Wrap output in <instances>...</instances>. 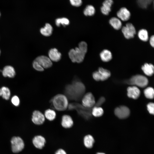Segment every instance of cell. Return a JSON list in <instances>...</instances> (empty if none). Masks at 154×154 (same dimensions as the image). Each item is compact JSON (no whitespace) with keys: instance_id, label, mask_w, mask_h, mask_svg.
<instances>
[{"instance_id":"6da1fadb","label":"cell","mask_w":154,"mask_h":154,"mask_svg":"<svg viewBox=\"0 0 154 154\" xmlns=\"http://www.w3.org/2000/svg\"><path fill=\"white\" fill-rule=\"evenodd\" d=\"M85 87L84 84L78 80H74L71 84L65 87V92L70 100L78 101L84 93Z\"/></svg>"},{"instance_id":"7a4b0ae2","label":"cell","mask_w":154,"mask_h":154,"mask_svg":"<svg viewBox=\"0 0 154 154\" xmlns=\"http://www.w3.org/2000/svg\"><path fill=\"white\" fill-rule=\"evenodd\" d=\"M87 51V45L86 42L82 41L79 43L78 47L75 49H71L68 53L70 58L73 62H81L84 59Z\"/></svg>"},{"instance_id":"3957f363","label":"cell","mask_w":154,"mask_h":154,"mask_svg":"<svg viewBox=\"0 0 154 154\" xmlns=\"http://www.w3.org/2000/svg\"><path fill=\"white\" fill-rule=\"evenodd\" d=\"M52 102L54 108L58 111H64L68 106L67 98L65 95L62 94L55 96L52 99Z\"/></svg>"},{"instance_id":"277c9868","label":"cell","mask_w":154,"mask_h":154,"mask_svg":"<svg viewBox=\"0 0 154 154\" xmlns=\"http://www.w3.org/2000/svg\"><path fill=\"white\" fill-rule=\"evenodd\" d=\"M68 109L69 110L75 109L76 110L78 114L85 118H88L91 116V111L89 108L82 106L79 104L71 103L69 105Z\"/></svg>"},{"instance_id":"5b68a950","label":"cell","mask_w":154,"mask_h":154,"mask_svg":"<svg viewBox=\"0 0 154 154\" xmlns=\"http://www.w3.org/2000/svg\"><path fill=\"white\" fill-rule=\"evenodd\" d=\"M129 83L132 85L143 88L148 84V80L145 76L141 75H136L132 77L129 80Z\"/></svg>"},{"instance_id":"8992f818","label":"cell","mask_w":154,"mask_h":154,"mask_svg":"<svg viewBox=\"0 0 154 154\" xmlns=\"http://www.w3.org/2000/svg\"><path fill=\"white\" fill-rule=\"evenodd\" d=\"M12 150L14 153L21 151L24 148V143L23 140L19 137H13L11 140Z\"/></svg>"},{"instance_id":"52a82bcc","label":"cell","mask_w":154,"mask_h":154,"mask_svg":"<svg viewBox=\"0 0 154 154\" xmlns=\"http://www.w3.org/2000/svg\"><path fill=\"white\" fill-rule=\"evenodd\" d=\"M122 32L127 39H130L134 37L136 32L135 28L132 24L128 23L123 27Z\"/></svg>"},{"instance_id":"ba28073f","label":"cell","mask_w":154,"mask_h":154,"mask_svg":"<svg viewBox=\"0 0 154 154\" xmlns=\"http://www.w3.org/2000/svg\"><path fill=\"white\" fill-rule=\"evenodd\" d=\"M82 105L84 107L91 108L95 105L94 97L91 92L86 94L82 99Z\"/></svg>"},{"instance_id":"9c48e42d","label":"cell","mask_w":154,"mask_h":154,"mask_svg":"<svg viewBox=\"0 0 154 154\" xmlns=\"http://www.w3.org/2000/svg\"><path fill=\"white\" fill-rule=\"evenodd\" d=\"M115 115L120 119H124L129 116L130 112L129 108L125 106H121L116 108L114 111Z\"/></svg>"},{"instance_id":"30bf717a","label":"cell","mask_w":154,"mask_h":154,"mask_svg":"<svg viewBox=\"0 0 154 154\" xmlns=\"http://www.w3.org/2000/svg\"><path fill=\"white\" fill-rule=\"evenodd\" d=\"M35 60L44 68H48L52 65L51 60L49 58L45 56H38Z\"/></svg>"},{"instance_id":"8fae6325","label":"cell","mask_w":154,"mask_h":154,"mask_svg":"<svg viewBox=\"0 0 154 154\" xmlns=\"http://www.w3.org/2000/svg\"><path fill=\"white\" fill-rule=\"evenodd\" d=\"M32 120L33 122L36 125H41L43 124L45 121V117L40 111L35 110L33 112Z\"/></svg>"},{"instance_id":"7c38bea8","label":"cell","mask_w":154,"mask_h":154,"mask_svg":"<svg viewBox=\"0 0 154 154\" xmlns=\"http://www.w3.org/2000/svg\"><path fill=\"white\" fill-rule=\"evenodd\" d=\"M118 17L123 21H127L129 19L131 14L129 10L125 7H122L117 13Z\"/></svg>"},{"instance_id":"4fadbf2b","label":"cell","mask_w":154,"mask_h":154,"mask_svg":"<svg viewBox=\"0 0 154 154\" xmlns=\"http://www.w3.org/2000/svg\"><path fill=\"white\" fill-rule=\"evenodd\" d=\"M46 140L41 135L35 137L33 140V143L34 146L38 149H42L44 146Z\"/></svg>"},{"instance_id":"5bb4252c","label":"cell","mask_w":154,"mask_h":154,"mask_svg":"<svg viewBox=\"0 0 154 154\" xmlns=\"http://www.w3.org/2000/svg\"><path fill=\"white\" fill-rule=\"evenodd\" d=\"M127 91L128 97L135 99L138 98L140 95L139 90L135 86L128 87L127 89Z\"/></svg>"},{"instance_id":"9a60e30c","label":"cell","mask_w":154,"mask_h":154,"mask_svg":"<svg viewBox=\"0 0 154 154\" xmlns=\"http://www.w3.org/2000/svg\"><path fill=\"white\" fill-rule=\"evenodd\" d=\"M113 0H105L101 8L102 13L104 15H108L111 11V7L113 4Z\"/></svg>"},{"instance_id":"2e32d148","label":"cell","mask_w":154,"mask_h":154,"mask_svg":"<svg viewBox=\"0 0 154 154\" xmlns=\"http://www.w3.org/2000/svg\"><path fill=\"white\" fill-rule=\"evenodd\" d=\"M48 56L50 59L53 61L58 62L61 59V53L56 48L51 49L48 52Z\"/></svg>"},{"instance_id":"e0dca14e","label":"cell","mask_w":154,"mask_h":154,"mask_svg":"<svg viewBox=\"0 0 154 154\" xmlns=\"http://www.w3.org/2000/svg\"><path fill=\"white\" fill-rule=\"evenodd\" d=\"M61 124L62 126L64 128H68L72 126L73 121L70 116L64 115L62 117Z\"/></svg>"},{"instance_id":"ac0fdd59","label":"cell","mask_w":154,"mask_h":154,"mask_svg":"<svg viewBox=\"0 0 154 154\" xmlns=\"http://www.w3.org/2000/svg\"><path fill=\"white\" fill-rule=\"evenodd\" d=\"M2 73L4 77L11 78L14 77L15 75V72L14 68L11 66H5L2 71Z\"/></svg>"},{"instance_id":"d6986e66","label":"cell","mask_w":154,"mask_h":154,"mask_svg":"<svg viewBox=\"0 0 154 154\" xmlns=\"http://www.w3.org/2000/svg\"><path fill=\"white\" fill-rule=\"evenodd\" d=\"M141 69L145 74L147 76H151L154 73V66L151 64L145 63L142 66Z\"/></svg>"},{"instance_id":"ffe728a7","label":"cell","mask_w":154,"mask_h":154,"mask_svg":"<svg viewBox=\"0 0 154 154\" xmlns=\"http://www.w3.org/2000/svg\"><path fill=\"white\" fill-rule=\"evenodd\" d=\"M100 56L102 60L104 62H108L112 58L111 52L107 49H105L102 51L100 53Z\"/></svg>"},{"instance_id":"44dd1931","label":"cell","mask_w":154,"mask_h":154,"mask_svg":"<svg viewBox=\"0 0 154 154\" xmlns=\"http://www.w3.org/2000/svg\"><path fill=\"white\" fill-rule=\"evenodd\" d=\"M52 31L53 28L52 26L50 24L47 23L44 27L40 29V31L42 35L48 37L52 34Z\"/></svg>"},{"instance_id":"7402d4cb","label":"cell","mask_w":154,"mask_h":154,"mask_svg":"<svg viewBox=\"0 0 154 154\" xmlns=\"http://www.w3.org/2000/svg\"><path fill=\"white\" fill-rule=\"evenodd\" d=\"M110 25L115 29L119 30L122 26V23L120 20L116 17L112 18L109 21Z\"/></svg>"},{"instance_id":"603a6c76","label":"cell","mask_w":154,"mask_h":154,"mask_svg":"<svg viewBox=\"0 0 154 154\" xmlns=\"http://www.w3.org/2000/svg\"><path fill=\"white\" fill-rule=\"evenodd\" d=\"M94 142V138L91 135H87L84 138V144L85 146L87 148H90L92 147Z\"/></svg>"},{"instance_id":"cb8c5ba5","label":"cell","mask_w":154,"mask_h":154,"mask_svg":"<svg viewBox=\"0 0 154 154\" xmlns=\"http://www.w3.org/2000/svg\"><path fill=\"white\" fill-rule=\"evenodd\" d=\"M98 71L100 76L101 81L105 80L110 76L111 73L110 71L102 67L99 68Z\"/></svg>"},{"instance_id":"d4e9b609","label":"cell","mask_w":154,"mask_h":154,"mask_svg":"<svg viewBox=\"0 0 154 154\" xmlns=\"http://www.w3.org/2000/svg\"><path fill=\"white\" fill-rule=\"evenodd\" d=\"M44 116L48 120L52 121L55 118L56 114L53 110L49 109L46 110L45 111Z\"/></svg>"},{"instance_id":"484cf974","label":"cell","mask_w":154,"mask_h":154,"mask_svg":"<svg viewBox=\"0 0 154 154\" xmlns=\"http://www.w3.org/2000/svg\"><path fill=\"white\" fill-rule=\"evenodd\" d=\"M91 113L94 116L99 117L102 115L104 111L102 108L95 106L93 108Z\"/></svg>"},{"instance_id":"4316f807","label":"cell","mask_w":154,"mask_h":154,"mask_svg":"<svg viewBox=\"0 0 154 154\" xmlns=\"http://www.w3.org/2000/svg\"><path fill=\"white\" fill-rule=\"evenodd\" d=\"M138 36L139 39L143 41H146L148 39L147 31L145 29L140 30L138 33Z\"/></svg>"},{"instance_id":"83f0119b","label":"cell","mask_w":154,"mask_h":154,"mask_svg":"<svg viewBox=\"0 0 154 154\" xmlns=\"http://www.w3.org/2000/svg\"><path fill=\"white\" fill-rule=\"evenodd\" d=\"M95 10L94 7L92 5L87 6L84 11V15L86 16H92L95 13Z\"/></svg>"},{"instance_id":"f1b7e54d","label":"cell","mask_w":154,"mask_h":154,"mask_svg":"<svg viewBox=\"0 0 154 154\" xmlns=\"http://www.w3.org/2000/svg\"><path fill=\"white\" fill-rule=\"evenodd\" d=\"M69 23V20L65 17L58 18L55 20L56 25L58 27H59L60 25L65 26L68 25Z\"/></svg>"},{"instance_id":"f546056e","label":"cell","mask_w":154,"mask_h":154,"mask_svg":"<svg viewBox=\"0 0 154 154\" xmlns=\"http://www.w3.org/2000/svg\"><path fill=\"white\" fill-rule=\"evenodd\" d=\"M1 89L2 92L1 96L3 98L6 100H9L11 95L10 91L9 89L7 87L3 86Z\"/></svg>"},{"instance_id":"4dcf8cb0","label":"cell","mask_w":154,"mask_h":154,"mask_svg":"<svg viewBox=\"0 0 154 154\" xmlns=\"http://www.w3.org/2000/svg\"><path fill=\"white\" fill-rule=\"evenodd\" d=\"M144 94L145 97L147 98L152 99L154 97V89L151 87L147 88L144 90Z\"/></svg>"},{"instance_id":"1f68e13d","label":"cell","mask_w":154,"mask_h":154,"mask_svg":"<svg viewBox=\"0 0 154 154\" xmlns=\"http://www.w3.org/2000/svg\"><path fill=\"white\" fill-rule=\"evenodd\" d=\"M153 0H137L138 5L141 8H146L151 3Z\"/></svg>"},{"instance_id":"d6a6232c","label":"cell","mask_w":154,"mask_h":154,"mask_svg":"<svg viewBox=\"0 0 154 154\" xmlns=\"http://www.w3.org/2000/svg\"><path fill=\"white\" fill-rule=\"evenodd\" d=\"M33 68L36 70L39 71H42L44 68L40 66L38 63L35 60L33 61Z\"/></svg>"},{"instance_id":"836d02e7","label":"cell","mask_w":154,"mask_h":154,"mask_svg":"<svg viewBox=\"0 0 154 154\" xmlns=\"http://www.w3.org/2000/svg\"><path fill=\"white\" fill-rule=\"evenodd\" d=\"M11 102L13 104L16 106H19L20 104L19 98L17 96H14L12 97Z\"/></svg>"},{"instance_id":"e575fe53","label":"cell","mask_w":154,"mask_h":154,"mask_svg":"<svg viewBox=\"0 0 154 154\" xmlns=\"http://www.w3.org/2000/svg\"><path fill=\"white\" fill-rule=\"evenodd\" d=\"M71 4L73 6L75 7H79L82 4V0H70Z\"/></svg>"},{"instance_id":"d590c367","label":"cell","mask_w":154,"mask_h":154,"mask_svg":"<svg viewBox=\"0 0 154 154\" xmlns=\"http://www.w3.org/2000/svg\"><path fill=\"white\" fill-rule=\"evenodd\" d=\"M147 109L149 112L151 114H153L154 113V104L153 103H149L147 105Z\"/></svg>"},{"instance_id":"8d00e7d4","label":"cell","mask_w":154,"mask_h":154,"mask_svg":"<svg viewBox=\"0 0 154 154\" xmlns=\"http://www.w3.org/2000/svg\"><path fill=\"white\" fill-rule=\"evenodd\" d=\"M92 76L94 80L96 81L101 80L100 76L98 71H96L93 72Z\"/></svg>"},{"instance_id":"74e56055","label":"cell","mask_w":154,"mask_h":154,"mask_svg":"<svg viewBox=\"0 0 154 154\" xmlns=\"http://www.w3.org/2000/svg\"><path fill=\"white\" fill-rule=\"evenodd\" d=\"M105 99L103 97H101L98 101L97 103L96 104L95 106L99 107L105 102Z\"/></svg>"},{"instance_id":"f35d334b","label":"cell","mask_w":154,"mask_h":154,"mask_svg":"<svg viewBox=\"0 0 154 154\" xmlns=\"http://www.w3.org/2000/svg\"><path fill=\"white\" fill-rule=\"evenodd\" d=\"M55 154H67V153L64 150L59 149L56 151Z\"/></svg>"},{"instance_id":"ab89813d","label":"cell","mask_w":154,"mask_h":154,"mask_svg":"<svg viewBox=\"0 0 154 154\" xmlns=\"http://www.w3.org/2000/svg\"><path fill=\"white\" fill-rule=\"evenodd\" d=\"M150 43L151 46L153 47L154 46V37L153 35L152 36L150 37Z\"/></svg>"},{"instance_id":"60d3db41","label":"cell","mask_w":154,"mask_h":154,"mask_svg":"<svg viewBox=\"0 0 154 154\" xmlns=\"http://www.w3.org/2000/svg\"><path fill=\"white\" fill-rule=\"evenodd\" d=\"M2 92L1 88H0V96H2Z\"/></svg>"},{"instance_id":"b9f144b4","label":"cell","mask_w":154,"mask_h":154,"mask_svg":"<svg viewBox=\"0 0 154 154\" xmlns=\"http://www.w3.org/2000/svg\"><path fill=\"white\" fill-rule=\"evenodd\" d=\"M96 154H105L103 153H97Z\"/></svg>"},{"instance_id":"7bdbcfd3","label":"cell","mask_w":154,"mask_h":154,"mask_svg":"<svg viewBox=\"0 0 154 154\" xmlns=\"http://www.w3.org/2000/svg\"><path fill=\"white\" fill-rule=\"evenodd\" d=\"M0 53H1V51H0Z\"/></svg>"},{"instance_id":"ee69618b","label":"cell","mask_w":154,"mask_h":154,"mask_svg":"<svg viewBox=\"0 0 154 154\" xmlns=\"http://www.w3.org/2000/svg\"><path fill=\"white\" fill-rule=\"evenodd\" d=\"M0 15H1V14H0Z\"/></svg>"}]
</instances>
